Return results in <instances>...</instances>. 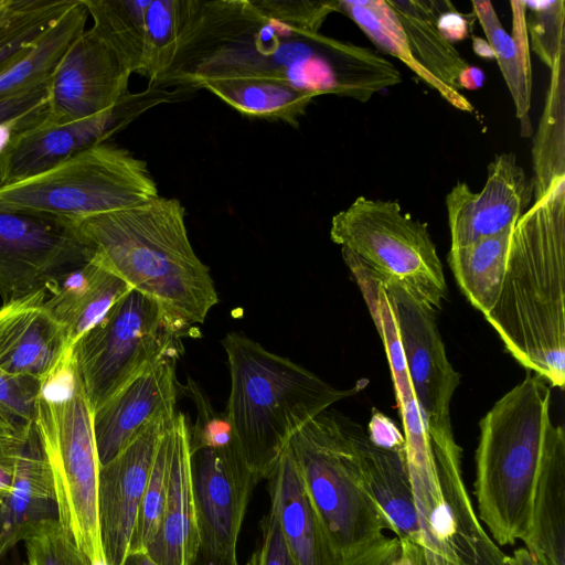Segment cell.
Listing matches in <instances>:
<instances>
[{
  "label": "cell",
  "instance_id": "1",
  "mask_svg": "<svg viewBox=\"0 0 565 565\" xmlns=\"http://www.w3.org/2000/svg\"><path fill=\"white\" fill-rule=\"evenodd\" d=\"M565 174L533 183L487 321L508 352L550 386L565 384Z\"/></svg>",
  "mask_w": 565,
  "mask_h": 565
},
{
  "label": "cell",
  "instance_id": "2",
  "mask_svg": "<svg viewBox=\"0 0 565 565\" xmlns=\"http://www.w3.org/2000/svg\"><path fill=\"white\" fill-rule=\"evenodd\" d=\"M88 260L151 299L179 337H191L218 302L209 267L196 255L185 210L174 198L76 220Z\"/></svg>",
  "mask_w": 565,
  "mask_h": 565
},
{
  "label": "cell",
  "instance_id": "3",
  "mask_svg": "<svg viewBox=\"0 0 565 565\" xmlns=\"http://www.w3.org/2000/svg\"><path fill=\"white\" fill-rule=\"evenodd\" d=\"M222 345L231 380L225 414L258 482L268 478L298 429L358 391L337 388L241 332H228Z\"/></svg>",
  "mask_w": 565,
  "mask_h": 565
},
{
  "label": "cell",
  "instance_id": "4",
  "mask_svg": "<svg viewBox=\"0 0 565 565\" xmlns=\"http://www.w3.org/2000/svg\"><path fill=\"white\" fill-rule=\"evenodd\" d=\"M552 426L551 386L530 371L480 420L475 494L479 518L501 546L529 536L535 482Z\"/></svg>",
  "mask_w": 565,
  "mask_h": 565
},
{
  "label": "cell",
  "instance_id": "5",
  "mask_svg": "<svg viewBox=\"0 0 565 565\" xmlns=\"http://www.w3.org/2000/svg\"><path fill=\"white\" fill-rule=\"evenodd\" d=\"M33 423L52 472L61 526L92 565H106L97 514L100 465L93 409L71 351L42 383Z\"/></svg>",
  "mask_w": 565,
  "mask_h": 565
},
{
  "label": "cell",
  "instance_id": "6",
  "mask_svg": "<svg viewBox=\"0 0 565 565\" xmlns=\"http://www.w3.org/2000/svg\"><path fill=\"white\" fill-rule=\"evenodd\" d=\"M362 428L326 409L289 441L308 497L343 562L384 536L392 526L364 487L358 455Z\"/></svg>",
  "mask_w": 565,
  "mask_h": 565
},
{
  "label": "cell",
  "instance_id": "7",
  "mask_svg": "<svg viewBox=\"0 0 565 565\" xmlns=\"http://www.w3.org/2000/svg\"><path fill=\"white\" fill-rule=\"evenodd\" d=\"M330 237L350 270L396 284L440 309L447 286L436 245L427 224L403 213L397 201L356 198L332 217Z\"/></svg>",
  "mask_w": 565,
  "mask_h": 565
},
{
  "label": "cell",
  "instance_id": "8",
  "mask_svg": "<svg viewBox=\"0 0 565 565\" xmlns=\"http://www.w3.org/2000/svg\"><path fill=\"white\" fill-rule=\"evenodd\" d=\"M159 196L145 160L102 142L53 168L0 186V207L79 220Z\"/></svg>",
  "mask_w": 565,
  "mask_h": 565
},
{
  "label": "cell",
  "instance_id": "9",
  "mask_svg": "<svg viewBox=\"0 0 565 565\" xmlns=\"http://www.w3.org/2000/svg\"><path fill=\"white\" fill-rule=\"evenodd\" d=\"M182 349L159 307L131 289L71 352L94 413L156 362L180 358Z\"/></svg>",
  "mask_w": 565,
  "mask_h": 565
},
{
  "label": "cell",
  "instance_id": "10",
  "mask_svg": "<svg viewBox=\"0 0 565 565\" xmlns=\"http://www.w3.org/2000/svg\"><path fill=\"white\" fill-rule=\"evenodd\" d=\"M88 262L75 220L0 207V296L3 305L39 292Z\"/></svg>",
  "mask_w": 565,
  "mask_h": 565
},
{
  "label": "cell",
  "instance_id": "11",
  "mask_svg": "<svg viewBox=\"0 0 565 565\" xmlns=\"http://www.w3.org/2000/svg\"><path fill=\"white\" fill-rule=\"evenodd\" d=\"M380 286L395 321L414 396L430 445H452L456 440L450 405L460 383V374L447 358L436 323V311L396 284Z\"/></svg>",
  "mask_w": 565,
  "mask_h": 565
},
{
  "label": "cell",
  "instance_id": "12",
  "mask_svg": "<svg viewBox=\"0 0 565 565\" xmlns=\"http://www.w3.org/2000/svg\"><path fill=\"white\" fill-rule=\"evenodd\" d=\"M190 451L199 553L209 557L235 556L245 513L258 481L237 445Z\"/></svg>",
  "mask_w": 565,
  "mask_h": 565
},
{
  "label": "cell",
  "instance_id": "13",
  "mask_svg": "<svg viewBox=\"0 0 565 565\" xmlns=\"http://www.w3.org/2000/svg\"><path fill=\"white\" fill-rule=\"evenodd\" d=\"M130 73L90 28L68 46L49 82V121L66 124L118 106Z\"/></svg>",
  "mask_w": 565,
  "mask_h": 565
},
{
  "label": "cell",
  "instance_id": "14",
  "mask_svg": "<svg viewBox=\"0 0 565 565\" xmlns=\"http://www.w3.org/2000/svg\"><path fill=\"white\" fill-rule=\"evenodd\" d=\"M175 416L149 424L125 449L99 466L97 514L106 565H122L161 437Z\"/></svg>",
  "mask_w": 565,
  "mask_h": 565
},
{
  "label": "cell",
  "instance_id": "15",
  "mask_svg": "<svg viewBox=\"0 0 565 565\" xmlns=\"http://www.w3.org/2000/svg\"><path fill=\"white\" fill-rule=\"evenodd\" d=\"M533 202V181L513 152L497 154L479 192L458 181L446 196L451 247L514 227Z\"/></svg>",
  "mask_w": 565,
  "mask_h": 565
},
{
  "label": "cell",
  "instance_id": "16",
  "mask_svg": "<svg viewBox=\"0 0 565 565\" xmlns=\"http://www.w3.org/2000/svg\"><path fill=\"white\" fill-rule=\"evenodd\" d=\"M312 53L281 72L296 90L335 94L365 103L402 82L396 66L370 47L312 34Z\"/></svg>",
  "mask_w": 565,
  "mask_h": 565
},
{
  "label": "cell",
  "instance_id": "17",
  "mask_svg": "<svg viewBox=\"0 0 565 565\" xmlns=\"http://www.w3.org/2000/svg\"><path fill=\"white\" fill-rule=\"evenodd\" d=\"M177 360L178 356H168L156 362L93 413L100 466L115 458L149 424L177 415Z\"/></svg>",
  "mask_w": 565,
  "mask_h": 565
},
{
  "label": "cell",
  "instance_id": "18",
  "mask_svg": "<svg viewBox=\"0 0 565 565\" xmlns=\"http://www.w3.org/2000/svg\"><path fill=\"white\" fill-rule=\"evenodd\" d=\"M129 95L115 108L66 124L45 122L17 136L0 153V186L46 171L106 140L124 127L135 104Z\"/></svg>",
  "mask_w": 565,
  "mask_h": 565
},
{
  "label": "cell",
  "instance_id": "19",
  "mask_svg": "<svg viewBox=\"0 0 565 565\" xmlns=\"http://www.w3.org/2000/svg\"><path fill=\"white\" fill-rule=\"evenodd\" d=\"M39 292L0 308V370L42 383L70 353L64 328L51 316Z\"/></svg>",
  "mask_w": 565,
  "mask_h": 565
},
{
  "label": "cell",
  "instance_id": "20",
  "mask_svg": "<svg viewBox=\"0 0 565 565\" xmlns=\"http://www.w3.org/2000/svg\"><path fill=\"white\" fill-rule=\"evenodd\" d=\"M189 423L177 413L171 428V457L164 508L146 553L158 565H193L200 548L191 482Z\"/></svg>",
  "mask_w": 565,
  "mask_h": 565
},
{
  "label": "cell",
  "instance_id": "21",
  "mask_svg": "<svg viewBox=\"0 0 565 565\" xmlns=\"http://www.w3.org/2000/svg\"><path fill=\"white\" fill-rule=\"evenodd\" d=\"M270 508L296 565H342L301 480L289 447L267 478Z\"/></svg>",
  "mask_w": 565,
  "mask_h": 565
},
{
  "label": "cell",
  "instance_id": "22",
  "mask_svg": "<svg viewBox=\"0 0 565 565\" xmlns=\"http://www.w3.org/2000/svg\"><path fill=\"white\" fill-rule=\"evenodd\" d=\"M60 522L54 481L35 430L15 467L11 492L0 501V559L42 526Z\"/></svg>",
  "mask_w": 565,
  "mask_h": 565
},
{
  "label": "cell",
  "instance_id": "23",
  "mask_svg": "<svg viewBox=\"0 0 565 565\" xmlns=\"http://www.w3.org/2000/svg\"><path fill=\"white\" fill-rule=\"evenodd\" d=\"M524 544L540 565H565V433L558 425L546 437Z\"/></svg>",
  "mask_w": 565,
  "mask_h": 565
},
{
  "label": "cell",
  "instance_id": "24",
  "mask_svg": "<svg viewBox=\"0 0 565 565\" xmlns=\"http://www.w3.org/2000/svg\"><path fill=\"white\" fill-rule=\"evenodd\" d=\"M130 290L122 279L88 260L52 282L43 305L72 347Z\"/></svg>",
  "mask_w": 565,
  "mask_h": 565
},
{
  "label": "cell",
  "instance_id": "25",
  "mask_svg": "<svg viewBox=\"0 0 565 565\" xmlns=\"http://www.w3.org/2000/svg\"><path fill=\"white\" fill-rule=\"evenodd\" d=\"M358 455L364 487L387 518L392 532L399 541L422 545L405 446L394 449L375 446L361 429Z\"/></svg>",
  "mask_w": 565,
  "mask_h": 565
},
{
  "label": "cell",
  "instance_id": "26",
  "mask_svg": "<svg viewBox=\"0 0 565 565\" xmlns=\"http://www.w3.org/2000/svg\"><path fill=\"white\" fill-rule=\"evenodd\" d=\"M458 565H510L481 525L466 489L459 445L431 448Z\"/></svg>",
  "mask_w": 565,
  "mask_h": 565
},
{
  "label": "cell",
  "instance_id": "27",
  "mask_svg": "<svg viewBox=\"0 0 565 565\" xmlns=\"http://www.w3.org/2000/svg\"><path fill=\"white\" fill-rule=\"evenodd\" d=\"M473 15L478 19L487 42L497 60L503 79L512 96L521 134H531L529 111L532 98V70L530 45L525 24V1H511L513 34L502 26L490 1H472Z\"/></svg>",
  "mask_w": 565,
  "mask_h": 565
},
{
  "label": "cell",
  "instance_id": "28",
  "mask_svg": "<svg viewBox=\"0 0 565 565\" xmlns=\"http://www.w3.org/2000/svg\"><path fill=\"white\" fill-rule=\"evenodd\" d=\"M386 2L398 19L415 58L433 76L459 90L457 81L460 73L468 66V62L438 28L440 13L452 3L436 0H386Z\"/></svg>",
  "mask_w": 565,
  "mask_h": 565
},
{
  "label": "cell",
  "instance_id": "29",
  "mask_svg": "<svg viewBox=\"0 0 565 565\" xmlns=\"http://www.w3.org/2000/svg\"><path fill=\"white\" fill-rule=\"evenodd\" d=\"M339 12L345 13L382 53L403 62L451 106L467 113L475 110L461 92L440 82L415 58L403 28L386 0L339 1Z\"/></svg>",
  "mask_w": 565,
  "mask_h": 565
},
{
  "label": "cell",
  "instance_id": "30",
  "mask_svg": "<svg viewBox=\"0 0 565 565\" xmlns=\"http://www.w3.org/2000/svg\"><path fill=\"white\" fill-rule=\"evenodd\" d=\"M514 227L471 244L450 247L448 264L469 302L483 316L495 305Z\"/></svg>",
  "mask_w": 565,
  "mask_h": 565
},
{
  "label": "cell",
  "instance_id": "31",
  "mask_svg": "<svg viewBox=\"0 0 565 565\" xmlns=\"http://www.w3.org/2000/svg\"><path fill=\"white\" fill-rule=\"evenodd\" d=\"M87 18L83 0H76L33 49L1 70L0 99L50 82L71 43L85 31Z\"/></svg>",
  "mask_w": 565,
  "mask_h": 565
},
{
  "label": "cell",
  "instance_id": "32",
  "mask_svg": "<svg viewBox=\"0 0 565 565\" xmlns=\"http://www.w3.org/2000/svg\"><path fill=\"white\" fill-rule=\"evenodd\" d=\"M201 87L245 116L285 121L294 127L298 126L299 118L317 97L267 77L220 79Z\"/></svg>",
  "mask_w": 565,
  "mask_h": 565
},
{
  "label": "cell",
  "instance_id": "33",
  "mask_svg": "<svg viewBox=\"0 0 565 565\" xmlns=\"http://www.w3.org/2000/svg\"><path fill=\"white\" fill-rule=\"evenodd\" d=\"M92 29L130 73L141 74L146 45V12L151 0H83Z\"/></svg>",
  "mask_w": 565,
  "mask_h": 565
},
{
  "label": "cell",
  "instance_id": "34",
  "mask_svg": "<svg viewBox=\"0 0 565 565\" xmlns=\"http://www.w3.org/2000/svg\"><path fill=\"white\" fill-rule=\"evenodd\" d=\"M76 0H2L0 71L33 49Z\"/></svg>",
  "mask_w": 565,
  "mask_h": 565
},
{
  "label": "cell",
  "instance_id": "35",
  "mask_svg": "<svg viewBox=\"0 0 565 565\" xmlns=\"http://www.w3.org/2000/svg\"><path fill=\"white\" fill-rule=\"evenodd\" d=\"M193 1L151 0L146 12V45L141 74L159 84L171 70Z\"/></svg>",
  "mask_w": 565,
  "mask_h": 565
},
{
  "label": "cell",
  "instance_id": "36",
  "mask_svg": "<svg viewBox=\"0 0 565 565\" xmlns=\"http://www.w3.org/2000/svg\"><path fill=\"white\" fill-rule=\"evenodd\" d=\"M172 424L173 422L159 443L136 520L129 553H146L158 532L167 495Z\"/></svg>",
  "mask_w": 565,
  "mask_h": 565
},
{
  "label": "cell",
  "instance_id": "37",
  "mask_svg": "<svg viewBox=\"0 0 565 565\" xmlns=\"http://www.w3.org/2000/svg\"><path fill=\"white\" fill-rule=\"evenodd\" d=\"M529 45L551 70L565 50V2L563 0L525 1Z\"/></svg>",
  "mask_w": 565,
  "mask_h": 565
},
{
  "label": "cell",
  "instance_id": "38",
  "mask_svg": "<svg viewBox=\"0 0 565 565\" xmlns=\"http://www.w3.org/2000/svg\"><path fill=\"white\" fill-rule=\"evenodd\" d=\"M42 382L0 370V424L20 433L34 427L35 403Z\"/></svg>",
  "mask_w": 565,
  "mask_h": 565
},
{
  "label": "cell",
  "instance_id": "39",
  "mask_svg": "<svg viewBox=\"0 0 565 565\" xmlns=\"http://www.w3.org/2000/svg\"><path fill=\"white\" fill-rule=\"evenodd\" d=\"M24 543L29 565H92L60 522L42 526Z\"/></svg>",
  "mask_w": 565,
  "mask_h": 565
},
{
  "label": "cell",
  "instance_id": "40",
  "mask_svg": "<svg viewBox=\"0 0 565 565\" xmlns=\"http://www.w3.org/2000/svg\"><path fill=\"white\" fill-rule=\"evenodd\" d=\"M266 20H277L299 34L318 33L327 17L338 11L339 1H255Z\"/></svg>",
  "mask_w": 565,
  "mask_h": 565
},
{
  "label": "cell",
  "instance_id": "41",
  "mask_svg": "<svg viewBox=\"0 0 565 565\" xmlns=\"http://www.w3.org/2000/svg\"><path fill=\"white\" fill-rule=\"evenodd\" d=\"M23 120L49 121V82L0 99V125Z\"/></svg>",
  "mask_w": 565,
  "mask_h": 565
},
{
  "label": "cell",
  "instance_id": "42",
  "mask_svg": "<svg viewBox=\"0 0 565 565\" xmlns=\"http://www.w3.org/2000/svg\"><path fill=\"white\" fill-rule=\"evenodd\" d=\"M262 541L257 546L259 565H296L284 540L277 516L271 508L260 522Z\"/></svg>",
  "mask_w": 565,
  "mask_h": 565
},
{
  "label": "cell",
  "instance_id": "43",
  "mask_svg": "<svg viewBox=\"0 0 565 565\" xmlns=\"http://www.w3.org/2000/svg\"><path fill=\"white\" fill-rule=\"evenodd\" d=\"M401 541L383 536L342 562V565H398Z\"/></svg>",
  "mask_w": 565,
  "mask_h": 565
},
{
  "label": "cell",
  "instance_id": "44",
  "mask_svg": "<svg viewBox=\"0 0 565 565\" xmlns=\"http://www.w3.org/2000/svg\"><path fill=\"white\" fill-rule=\"evenodd\" d=\"M367 437L375 446L386 449L405 446L404 435L390 418L379 412L372 415Z\"/></svg>",
  "mask_w": 565,
  "mask_h": 565
},
{
  "label": "cell",
  "instance_id": "45",
  "mask_svg": "<svg viewBox=\"0 0 565 565\" xmlns=\"http://www.w3.org/2000/svg\"><path fill=\"white\" fill-rule=\"evenodd\" d=\"M20 433L0 424V466L14 470L15 463L22 454L25 444L33 433Z\"/></svg>",
  "mask_w": 565,
  "mask_h": 565
},
{
  "label": "cell",
  "instance_id": "46",
  "mask_svg": "<svg viewBox=\"0 0 565 565\" xmlns=\"http://www.w3.org/2000/svg\"><path fill=\"white\" fill-rule=\"evenodd\" d=\"M438 28L441 34L451 43L469 36L471 24L459 13L454 6L443 11L438 18Z\"/></svg>",
  "mask_w": 565,
  "mask_h": 565
},
{
  "label": "cell",
  "instance_id": "47",
  "mask_svg": "<svg viewBox=\"0 0 565 565\" xmlns=\"http://www.w3.org/2000/svg\"><path fill=\"white\" fill-rule=\"evenodd\" d=\"M398 565H428L423 546L411 541H401Z\"/></svg>",
  "mask_w": 565,
  "mask_h": 565
},
{
  "label": "cell",
  "instance_id": "48",
  "mask_svg": "<svg viewBox=\"0 0 565 565\" xmlns=\"http://www.w3.org/2000/svg\"><path fill=\"white\" fill-rule=\"evenodd\" d=\"M484 82V73L480 67L469 65L460 73L457 87L458 89L475 90L480 88Z\"/></svg>",
  "mask_w": 565,
  "mask_h": 565
},
{
  "label": "cell",
  "instance_id": "49",
  "mask_svg": "<svg viewBox=\"0 0 565 565\" xmlns=\"http://www.w3.org/2000/svg\"><path fill=\"white\" fill-rule=\"evenodd\" d=\"M193 565H239L237 555L224 556V557H209L201 553H198L196 559ZM245 565H259V552L258 548L254 551L249 559Z\"/></svg>",
  "mask_w": 565,
  "mask_h": 565
},
{
  "label": "cell",
  "instance_id": "50",
  "mask_svg": "<svg viewBox=\"0 0 565 565\" xmlns=\"http://www.w3.org/2000/svg\"><path fill=\"white\" fill-rule=\"evenodd\" d=\"M14 470H8L0 466V501L12 490Z\"/></svg>",
  "mask_w": 565,
  "mask_h": 565
},
{
  "label": "cell",
  "instance_id": "51",
  "mask_svg": "<svg viewBox=\"0 0 565 565\" xmlns=\"http://www.w3.org/2000/svg\"><path fill=\"white\" fill-rule=\"evenodd\" d=\"M509 563L510 565H540L525 547L515 550L513 555L509 556Z\"/></svg>",
  "mask_w": 565,
  "mask_h": 565
},
{
  "label": "cell",
  "instance_id": "52",
  "mask_svg": "<svg viewBox=\"0 0 565 565\" xmlns=\"http://www.w3.org/2000/svg\"><path fill=\"white\" fill-rule=\"evenodd\" d=\"M122 565H158L147 553H129Z\"/></svg>",
  "mask_w": 565,
  "mask_h": 565
},
{
  "label": "cell",
  "instance_id": "53",
  "mask_svg": "<svg viewBox=\"0 0 565 565\" xmlns=\"http://www.w3.org/2000/svg\"><path fill=\"white\" fill-rule=\"evenodd\" d=\"M2 0H0V4H1Z\"/></svg>",
  "mask_w": 565,
  "mask_h": 565
}]
</instances>
